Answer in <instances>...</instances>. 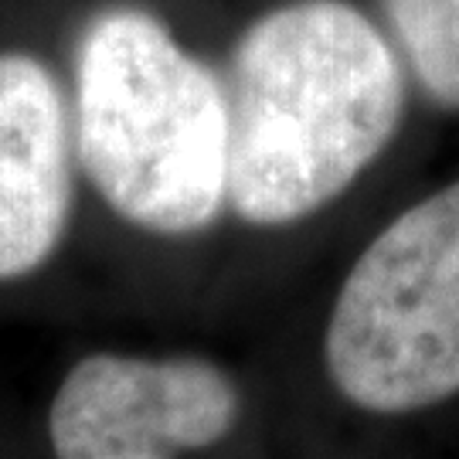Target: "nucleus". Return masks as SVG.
Segmentation results:
<instances>
[{
	"label": "nucleus",
	"instance_id": "nucleus-3",
	"mask_svg": "<svg viewBox=\"0 0 459 459\" xmlns=\"http://www.w3.org/2000/svg\"><path fill=\"white\" fill-rule=\"evenodd\" d=\"M351 405L402 415L459 394V181L402 212L347 273L324 337Z\"/></svg>",
	"mask_w": 459,
	"mask_h": 459
},
{
	"label": "nucleus",
	"instance_id": "nucleus-1",
	"mask_svg": "<svg viewBox=\"0 0 459 459\" xmlns=\"http://www.w3.org/2000/svg\"><path fill=\"white\" fill-rule=\"evenodd\" d=\"M229 204L248 225H293L341 197L392 143L405 79L392 45L344 0L259 17L229 75Z\"/></svg>",
	"mask_w": 459,
	"mask_h": 459
},
{
	"label": "nucleus",
	"instance_id": "nucleus-5",
	"mask_svg": "<svg viewBox=\"0 0 459 459\" xmlns=\"http://www.w3.org/2000/svg\"><path fill=\"white\" fill-rule=\"evenodd\" d=\"M72 212L62 89L31 55H0V282L51 259Z\"/></svg>",
	"mask_w": 459,
	"mask_h": 459
},
{
	"label": "nucleus",
	"instance_id": "nucleus-2",
	"mask_svg": "<svg viewBox=\"0 0 459 459\" xmlns=\"http://www.w3.org/2000/svg\"><path fill=\"white\" fill-rule=\"evenodd\" d=\"M75 130L85 178L136 229L191 235L229 204V92L147 11L85 28Z\"/></svg>",
	"mask_w": 459,
	"mask_h": 459
},
{
	"label": "nucleus",
	"instance_id": "nucleus-4",
	"mask_svg": "<svg viewBox=\"0 0 459 459\" xmlns=\"http://www.w3.org/2000/svg\"><path fill=\"white\" fill-rule=\"evenodd\" d=\"M238 422V388L201 358L92 354L65 375L48 432L58 459H174L221 443Z\"/></svg>",
	"mask_w": 459,
	"mask_h": 459
},
{
	"label": "nucleus",
	"instance_id": "nucleus-6",
	"mask_svg": "<svg viewBox=\"0 0 459 459\" xmlns=\"http://www.w3.org/2000/svg\"><path fill=\"white\" fill-rule=\"evenodd\" d=\"M429 96L459 109V0H381Z\"/></svg>",
	"mask_w": 459,
	"mask_h": 459
}]
</instances>
